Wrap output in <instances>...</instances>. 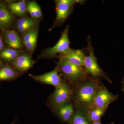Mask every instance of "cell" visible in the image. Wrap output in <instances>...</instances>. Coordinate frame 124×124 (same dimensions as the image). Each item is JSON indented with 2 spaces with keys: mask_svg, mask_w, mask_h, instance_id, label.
Masks as SVG:
<instances>
[{
  "mask_svg": "<svg viewBox=\"0 0 124 124\" xmlns=\"http://www.w3.org/2000/svg\"><path fill=\"white\" fill-rule=\"evenodd\" d=\"M69 31V26H67L62 32L61 37L57 44L52 48L45 50L40 57L46 58L55 57L58 54H63L69 51L70 44L68 35Z\"/></svg>",
  "mask_w": 124,
  "mask_h": 124,
  "instance_id": "6da1fadb",
  "label": "cell"
},
{
  "mask_svg": "<svg viewBox=\"0 0 124 124\" xmlns=\"http://www.w3.org/2000/svg\"><path fill=\"white\" fill-rule=\"evenodd\" d=\"M83 2L82 0H59L56 1V20L51 29H52L55 27L63 23L70 14L75 4Z\"/></svg>",
  "mask_w": 124,
  "mask_h": 124,
  "instance_id": "7a4b0ae2",
  "label": "cell"
},
{
  "mask_svg": "<svg viewBox=\"0 0 124 124\" xmlns=\"http://www.w3.org/2000/svg\"><path fill=\"white\" fill-rule=\"evenodd\" d=\"M59 67L62 73L71 79H77L84 76L82 67L78 66L64 60H60Z\"/></svg>",
  "mask_w": 124,
  "mask_h": 124,
  "instance_id": "3957f363",
  "label": "cell"
},
{
  "mask_svg": "<svg viewBox=\"0 0 124 124\" xmlns=\"http://www.w3.org/2000/svg\"><path fill=\"white\" fill-rule=\"evenodd\" d=\"M71 93L68 86L66 84L62 82L60 86L56 88L53 94V105L55 107H60L64 105L70 99Z\"/></svg>",
  "mask_w": 124,
  "mask_h": 124,
  "instance_id": "277c9868",
  "label": "cell"
},
{
  "mask_svg": "<svg viewBox=\"0 0 124 124\" xmlns=\"http://www.w3.org/2000/svg\"><path fill=\"white\" fill-rule=\"evenodd\" d=\"M89 48L88 55H85L84 66L92 75L96 77L100 76L102 73V70L98 64L93 49L91 47Z\"/></svg>",
  "mask_w": 124,
  "mask_h": 124,
  "instance_id": "5b68a950",
  "label": "cell"
},
{
  "mask_svg": "<svg viewBox=\"0 0 124 124\" xmlns=\"http://www.w3.org/2000/svg\"><path fill=\"white\" fill-rule=\"evenodd\" d=\"M29 76L38 82L51 85L55 86L56 88L60 86L62 82L59 75L58 70L57 68L51 72L40 75H30Z\"/></svg>",
  "mask_w": 124,
  "mask_h": 124,
  "instance_id": "8992f818",
  "label": "cell"
},
{
  "mask_svg": "<svg viewBox=\"0 0 124 124\" xmlns=\"http://www.w3.org/2000/svg\"><path fill=\"white\" fill-rule=\"evenodd\" d=\"M117 98V96L113 95L106 89H102L95 94L94 101L97 108L105 109Z\"/></svg>",
  "mask_w": 124,
  "mask_h": 124,
  "instance_id": "52a82bcc",
  "label": "cell"
},
{
  "mask_svg": "<svg viewBox=\"0 0 124 124\" xmlns=\"http://www.w3.org/2000/svg\"><path fill=\"white\" fill-rule=\"evenodd\" d=\"M59 56L60 60H64L78 66H84L85 55L81 50L70 49L67 53Z\"/></svg>",
  "mask_w": 124,
  "mask_h": 124,
  "instance_id": "ba28073f",
  "label": "cell"
},
{
  "mask_svg": "<svg viewBox=\"0 0 124 124\" xmlns=\"http://www.w3.org/2000/svg\"><path fill=\"white\" fill-rule=\"evenodd\" d=\"M95 89L93 85L88 84L82 86L78 92L79 100L85 104H89L94 101Z\"/></svg>",
  "mask_w": 124,
  "mask_h": 124,
  "instance_id": "9c48e42d",
  "label": "cell"
},
{
  "mask_svg": "<svg viewBox=\"0 0 124 124\" xmlns=\"http://www.w3.org/2000/svg\"><path fill=\"white\" fill-rule=\"evenodd\" d=\"M13 65L18 70L24 71L32 66L33 60L31 55L24 54L19 55L13 62Z\"/></svg>",
  "mask_w": 124,
  "mask_h": 124,
  "instance_id": "30bf717a",
  "label": "cell"
},
{
  "mask_svg": "<svg viewBox=\"0 0 124 124\" xmlns=\"http://www.w3.org/2000/svg\"><path fill=\"white\" fill-rule=\"evenodd\" d=\"M6 42L10 47L14 49L22 48V41L18 35L15 31L3 29Z\"/></svg>",
  "mask_w": 124,
  "mask_h": 124,
  "instance_id": "8fae6325",
  "label": "cell"
},
{
  "mask_svg": "<svg viewBox=\"0 0 124 124\" xmlns=\"http://www.w3.org/2000/svg\"><path fill=\"white\" fill-rule=\"evenodd\" d=\"M37 23V21L35 19L27 17H23L18 20L17 27L20 32L25 33L33 29Z\"/></svg>",
  "mask_w": 124,
  "mask_h": 124,
  "instance_id": "7c38bea8",
  "label": "cell"
},
{
  "mask_svg": "<svg viewBox=\"0 0 124 124\" xmlns=\"http://www.w3.org/2000/svg\"><path fill=\"white\" fill-rule=\"evenodd\" d=\"M14 18L13 14L4 6L0 4V28L4 29L10 26Z\"/></svg>",
  "mask_w": 124,
  "mask_h": 124,
  "instance_id": "4fadbf2b",
  "label": "cell"
},
{
  "mask_svg": "<svg viewBox=\"0 0 124 124\" xmlns=\"http://www.w3.org/2000/svg\"><path fill=\"white\" fill-rule=\"evenodd\" d=\"M26 3L25 0L8 4V7L12 13L18 16L24 15L26 11Z\"/></svg>",
  "mask_w": 124,
  "mask_h": 124,
  "instance_id": "5bb4252c",
  "label": "cell"
},
{
  "mask_svg": "<svg viewBox=\"0 0 124 124\" xmlns=\"http://www.w3.org/2000/svg\"><path fill=\"white\" fill-rule=\"evenodd\" d=\"M18 76L16 71L8 65H6L0 68V80H9L14 79Z\"/></svg>",
  "mask_w": 124,
  "mask_h": 124,
  "instance_id": "9a60e30c",
  "label": "cell"
},
{
  "mask_svg": "<svg viewBox=\"0 0 124 124\" xmlns=\"http://www.w3.org/2000/svg\"><path fill=\"white\" fill-rule=\"evenodd\" d=\"M58 114L63 120L68 121L73 115V109L71 104H64L59 108Z\"/></svg>",
  "mask_w": 124,
  "mask_h": 124,
  "instance_id": "2e32d148",
  "label": "cell"
},
{
  "mask_svg": "<svg viewBox=\"0 0 124 124\" xmlns=\"http://www.w3.org/2000/svg\"><path fill=\"white\" fill-rule=\"evenodd\" d=\"M26 10L33 18H39L42 17L41 9L36 1H32L28 2Z\"/></svg>",
  "mask_w": 124,
  "mask_h": 124,
  "instance_id": "e0dca14e",
  "label": "cell"
},
{
  "mask_svg": "<svg viewBox=\"0 0 124 124\" xmlns=\"http://www.w3.org/2000/svg\"><path fill=\"white\" fill-rule=\"evenodd\" d=\"M19 55V52L13 49H4L0 53V57L7 62H13Z\"/></svg>",
  "mask_w": 124,
  "mask_h": 124,
  "instance_id": "ac0fdd59",
  "label": "cell"
},
{
  "mask_svg": "<svg viewBox=\"0 0 124 124\" xmlns=\"http://www.w3.org/2000/svg\"><path fill=\"white\" fill-rule=\"evenodd\" d=\"M38 31L37 28L33 29L28 31L24 33L23 38V44L29 42L31 40L36 37H38Z\"/></svg>",
  "mask_w": 124,
  "mask_h": 124,
  "instance_id": "d6986e66",
  "label": "cell"
},
{
  "mask_svg": "<svg viewBox=\"0 0 124 124\" xmlns=\"http://www.w3.org/2000/svg\"><path fill=\"white\" fill-rule=\"evenodd\" d=\"M105 109L97 108L93 110L90 113V119L94 122L98 121L104 114Z\"/></svg>",
  "mask_w": 124,
  "mask_h": 124,
  "instance_id": "ffe728a7",
  "label": "cell"
},
{
  "mask_svg": "<svg viewBox=\"0 0 124 124\" xmlns=\"http://www.w3.org/2000/svg\"><path fill=\"white\" fill-rule=\"evenodd\" d=\"M72 124H89L85 117L81 114H76L72 119Z\"/></svg>",
  "mask_w": 124,
  "mask_h": 124,
  "instance_id": "44dd1931",
  "label": "cell"
},
{
  "mask_svg": "<svg viewBox=\"0 0 124 124\" xmlns=\"http://www.w3.org/2000/svg\"><path fill=\"white\" fill-rule=\"evenodd\" d=\"M37 37L33 38L29 42H26L24 44L26 48L30 51L32 52L36 48V46Z\"/></svg>",
  "mask_w": 124,
  "mask_h": 124,
  "instance_id": "7402d4cb",
  "label": "cell"
},
{
  "mask_svg": "<svg viewBox=\"0 0 124 124\" xmlns=\"http://www.w3.org/2000/svg\"><path fill=\"white\" fill-rule=\"evenodd\" d=\"M4 46L2 41V38L0 36V53L4 50Z\"/></svg>",
  "mask_w": 124,
  "mask_h": 124,
  "instance_id": "603a6c76",
  "label": "cell"
},
{
  "mask_svg": "<svg viewBox=\"0 0 124 124\" xmlns=\"http://www.w3.org/2000/svg\"><path fill=\"white\" fill-rule=\"evenodd\" d=\"M3 66V63L2 61L0 59V68H2Z\"/></svg>",
  "mask_w": 124,
  "mask_h": 124,
  "instance_id": "cb8c5ba5",
  "label": "cell"
},
{
  "mask_svg": "<svg viewBox=\"0 0 124 124\" xmlns=\"http://www.w3.org/2000/svg\"><path fill=\"white\" fill-rule=\"evenodd\" d=\"M122 85H123V91H124V78L123 79V80H122Z\"/></svg>",
  "mask_w": 124,
  "mask_h": 124,
  "instance_id": "d4e9b609",
  "label": "cell"
},
{
  "mask_svg": "<svg viewBox=\"0 0 124 124\" xmlns=\"http://www.w3.org/2000/svg\"><path fill=\"white\" fill-rule=\"evenodd\" d=\"M92 124H101L99 121H97V122H94Z\"/></svg>",
  "mask_w": 124,
  "mask_h": 124,
  "instance_id": "484cf974",
  "label": "cell"
},
{
  "mask_svg": "<svg viewBox=\"0 0 124 124\" xmlns=\"http://www.w3.org/2000/svg\"><path fill=\"white\" fill-rule=\"evenodd\" d=\"M16 120H15L13 122L11 123V124H14L15 123V122H16Z\"/></svg>",
  "mask_w": 124,
  "mask_h": 124,
  "instance_id": "4316f807",
  "label": "cell"
}]
</instances>
